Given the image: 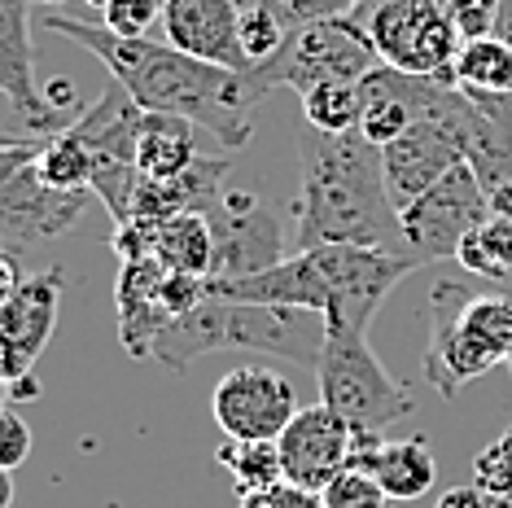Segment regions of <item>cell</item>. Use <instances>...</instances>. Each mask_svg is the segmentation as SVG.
I'll use <instances>...</instances> for the list:
<instances>
[{
	"instance_id": "obj_19",
	"label": "cell",
	"mask_w": 512,
	"mask_h": 508,
	"mask_svg": "<svg viewBox=\"0 0 512 508\" xmlns=\"http://www.w3.org/2000/svg\"><path fill=\"white\" fill-rule=\"evenodd\" d=\"M346 469L372 473L394 504L421 500L438 478V460H434V452H429V443L421 434L416 438H381V434L355 430V447H351Z\"/></svg>"
},
{
	"instance_id": "obj_42",
	"label": "cell",
	"mask_w": 512,
	"mask_h": 508,
	"mask_svg": "<svg viewBox=\"0 0 512 508\" xmlns=\"http://www.w3.org/2000/svg\"><path fill=\"white\" fill-rule=\"evenodd\" d=\"M9 399H14V381L0 377V408H9Z\"/></svg>"
},
{
	"instance_id": "obj_32",
	"label": "cell",
	"mask_w": 512,
	"mask_h": 508,
	"mask_svg": "<svg viewBox=\"0 0 512 508\" xmlns=\"http://www.w3.org/2000/svg\"><path fill=\"white\" fill-rule=\"evenodd\" d=\"M473 482L491 495V500L512 508V425L491 447H482V452L473 456Z\"/></svg>"
},
{
	"instance_id": "obj_31",
	"label": "cell",
	"mask_w": 512,
	"mask_h": 508,
	"mask_svg": "<svg viewBox=\"0 0 512 508\" xmlns=\"http://www.w3.org/2000/svg\"><path fill=\"white\" fill-rule=\"evenodd\" d=\"M285 40H289V27L276 18L272 5H263V0H259V5L241 9V49H246L250 66L272 62V57L281 53Z\"/></svg>"
},
{
	"instance_id": "obj_45",
	"label": "cell",
	"mask_w": 512,
	"mask_h": 508,
	"mask_svg": "<svg viewBox=\"0 0 512 508\" xmlns=\"http://www.w3.org/2000/svg\"><path fill=\"white\" fill-rule=\"evenodd\" d=\"M508 364H512V360H508Z\"/></svg>"
},
{
	"instance_id": "obj_35",
	"label": "cell",
	"mask_w": 512,
	"mask_h": 508,
	"mask_svg": "<svg viewBox=\"0 0 512 508\" xmlns=\"http://www.w3.org/2000/svg\"><path fill=\"white\" fill-rule=\"evenodd\" d=\"M504 0H447V18L460 40H486L495 36Z\"/></svg>"
},
{
	"instance_id": "obj_34",
	"label": "cell",
	"mask_w": 512,
	"mask_h": 508,
	"mask_svg": "<svg viewBox=\"0 0 512 508\" xmlns=\"http://www.w3.org/2000/svg\"><path fill=\"white\" fill-rule=\"evenodd\" d=\"M154 22H162V0H110L101 9V27H110L114 36H127V40L149 36Z\"/></svg>"
},
{
	"instance_id": "obj_10",
	"label": "cell",
	"mask_w": 512,
	"mask_h": 508,
	"mask_svg": "<svg viewBox=\"0 0 512 508\" xmlns=\"http://www.w3.org/2000/svg\"><path fill=\"white\" fill-rule=\"evenodd\" d=\"M206 224L215 237L211 276H254L289 259L281 219L250 189H224L206 211Z\"/></svg>"
},
{
	"instance_id": "obj_17",
	"label": "cell",
	"mask_w": 512,
	"mask_h": 508,
	"mask_svg": "<svg viewBox=\"0 0 512 508\" xmlns=\"http://www.w3.org/2000/svg\"><path fill=\"white\" fill-rule=\"evenodd\" d=\"M460 294L464 281H438L429 290V346H425V381L438 390L442 399L460 395L469 381L491 373L499 364L495 355H486L460 325Z\"/></svg>"
},
{
	"instance_id": "obj_16",
	"label": "cell",
	"mask_w": 512,
	"mask_h": 508,
	"mask_svg": "<svg viewBox=\"0 0 512 508\" xmlns=\"http://www.w3.org/2000/svg\"><path fill=\"white\" fill-rule=\"evenodd\" d=\"M451 88L456 84H438V79L407 75V71H394V66L377 62L359 79V136L368 145L386 149L416 119H425Z\"/></svg>"
},
{
	"instance_id": "obj_5",
	"label": "cell",
	"mask_w": 512,
	"mask_h": 508,
	"mask_svg": "<svg viewBox=\"0 0 512 508\" xmlns=\"http://www.w3.org/2000/svg\"><path fill=\"white\" fill-rule=\"evenodd\" d=\"M324 325H329V333H324V351L316 364L324 408H333L351 430L364 434H381L386 425L403 421L416 408V399L381 368L364 333L337 325V320H324Z\"/></svg>"
},
{
	"instance_id": "obj_28",
	"label": "cell",
	"mask_w": 512,
	"mask_h": 508,
	"mask_svg": "<svg viewBox=\"0 0 512 508\" xmlns=\"http://www.w3.org/2000/svg\"><path fill=\"white\" fill-rule=\"evenodd\" d=\"M40 176L44 184L62 193H92V176H97V149L66 127L57 136H44L40 145Z\"/></svg>"
},
{
	"instance_id": "obj_36",
	"label": "cell",
	"mask_w": 512,
	"mask_h": 508,
	"mask_svg": "<svg viewBox=\"0 0 512 508\" xmlns=\"http://www.w3.org/2000/svg\"><path fill=\"white\" fill-rule=\"evenodd\" d=\"M31 456V425L14 408H0V469L14 473Z\"/></svg>"
},
{
	"instance_id": "obj_30",
	"label": "cell",
	"mask_w": 512,
	"mask_h": 508,
	"mask_svg": "<svg viewBox=\"0 0 512 508\" xmlns=\"http://www.w3.org/2000/svg\"><path fill=\"white\" fill-rule=\"evenodd\" d=\"M456 263H464V268L477 276H491V281H508L512 276V219L486 215L482 224L460 241Z\"/></svg>"
},
{
	"instance_id": "obj_9",
	"label": "cell",
	"mask_w": 512,
	"mask_h": 508,
	"mask_svg": "<svg viewBox=\"0 0 512 508\" xmlns=\"http://www.w3.org/2000/svg\"><path fill=\"white\" fill-rule=\"evenodd\" d=\"M491 215L482 184H477L469 163H456L442 176L434 189L421 193L412 206L399 211V228H403V250L407 259L421 268V263H442L456 259L460 241L473 233L482 219Z\"/></svg>"
},
{
	"instance_id": "obj_11",
	"label": "cell",
	"mask_w": 512,
	"mask_h": 508,
	"mask_svg": "<svg viewBox=\"0 0 512 508\" xmlns=\"http://www.w3.org/2000/svg\"><path fill=\"white\" fill-rule=\"evenodd\" d=\"M311 254H316L324 290H329L324 320L351 325L359 333L368 329V320L377 316L386 294L412 272L407 259H394V254H381L368 246H311Z\"/></svg>"
},
{
	"instance_id": "obj_27",
	"label": "cell",
	"mask_w": 512,
	"mask_h": 508,
	"mask_svg": "<svg viewBox=\"0 0 512 508\" xmlns=\"http://www.w3.org/2000/svg\"><path fill=\"white\" fill-rule=\"evenodd\" d=\"M456 88L508 97L512 92V44L499 36L464 40L456 53Z\"/></svg>"
},
{
	"instance_id": "obj_8",
	"label": "cell",
	"mask_w": 512,
	"mask_h": 508,
	"mask_svg": "<svg viewBox=\"0 0 512 508\" xmlns=\"http://www.w3.org/2000/svg\"><path fill=\"white\" fill-rule=\"evenodd\" d=\"M464 119H469V97H464V88H451L425 119H416L399 141H390L381 149L386 193H390L394 211L412 206L451 167L464 163Z\"/></svg>"
},
{
	"instance_id": "obj_3",
	"label": "cell",
	"mask_w": 512,
	"mask_h": 508,
	"mask_svg": "<svg viewBox=\"0 0 512 508\" xmlns=\"http://www.w3.org/2000/svg\"><path fill=\"white\" fill-rule=\"evenodd\" d=\"M324 333H329L324 316L307 307L202 298L193 311L176 316L158 333L149 360L167 364L171 373H189L197 360H206L215 351H254V355H276V360L316 368L324 351Z\"/></svg>"
},
{
	"instance_id": "obj_33",
	"label": "cell",
	"mask_w": 512,
	"mask_h": 508,
	"mask_svg": "<svg viewBox=\"0 0 512 508\" xmlns=\"http://www.w3.org/2000/svg\"><path fill=\"white\" fill-rule=\"evenodd\" d=\"M324 508H394V500L381 491V482L364 469H342L329 487L320 491Z\"/></svg>"
},
{
	"instance_id": "obj_18",
	"label": "cell",
	"mask_w": 512,
	"mask_h": 508,
	"mask_svg": "<svg viewBox=\"0 0 512 508\" xmlns=\"http://www.w3.org/2000/svg\"><path fill=\"white\" fill-rule=\"evenodd\" d=\"M162 36L171 49L202 57V62L228 66V71H254L246 49H241L237 0H167L162 5Z\"/></svg>"
},
{
	"instance_id": "obj_40",
	"label": "cell",
	"mask_w": 512,
	"mask_h": 508,
	"mask_svg": "<svg viewBox=\"0 0 512 508\" xmlns=\"http://www.w3.org/2000/svg\"><path fill=\"white\" fill-rule=\"evenodd\" d=\"M0 508H14V473L0 469Z\"/></svg>"
},
{
	"instance_id": "obj_29",
	"label": "cell",
	"mask_w": 512,
	"mask_h": 508,
	"mask_svg": "<svg viewBox=\"0 0 512 508\" xmlns=\"http://www.w3.org/2000/svg\"><path fill=\"white\" fill-rule=\"evenodd\" d=\"M302 97V119L316 132H359V84L355 79H324V84H311Z\"/></svg>"
},
{
	"instance_id": "obj_2",
	"label": "cell",
	"mask_w": 512,
	"mask_h": 508,
	"mask_svg": "<svg viewBox=\"0 0 512 508\" xmlns=\"http://www.w3.org/2000/svg\"><path fill=\"white\" fill-rule=\"evenodd\" d=\"M298 250L311 246H368L394 259H407L403 228L386 193L381 149L359 132H316L298 136ZM412 263V259H407ZM416 268V263H412Z\"/></svg>"
},
{
	"instance_id": "obj_23",
	"label": "cell",
	"mask_w": 512,
	"mask_h": 508,
	"mask_svg": "<svg viewBox=\"0 0 512 508\" xmlns=\"http://www.w3.org/2000/svg\"><path fill=\"white\" fill-rule=\"evenodd\" d=\"M197 158V127L180 114H154L145 110L141 145H136V171L149 180H171L180 176Z\"/></svg>"
},
{
	"instance_id": "obj_41",
	"label": "cell",
	"mask_w": 512,
	"mask_h": 508,
	"mask_svg": "<svg viewBox=\"0 0 512 508\" xmlns=\"http://www.w3.org/2000/svg\"><path fill=\"white\" fill-rule=\"evenodd\" d=\"M495 36L512 44V0H504V14H499V27H495Z\"/></svg>"
},
{
	"instance_id": "obj_39",
	"label": "cell",
	"mask_w": 512,
	"mask_h": 508,
	"mask_svg": "<svg viewBox=\"0 0 512 508\" xmlns=\"http://www.w3.org/2000/svg\"><path fill=\"white\" fill-rule=\"evenodd\" d=\"M27 281V276H22V268H18V259L9 250H0V303H9V298L18 294V285Z\"/></svg>"
},
{
	"instance_id": "obj_15",
	"label": "cell",
	"mask_w": 512,
	"mask_h": 508,
	"mask_svg": "<svg viewBox=\"0 0 512 508\" xmlns=\"http://www.w3.org/2000/svg\"><path fill=\"white\" fill-rule=\"evenodd\" d=\"M27 5L31 0H0V92L9 97V106H14L18 119L31 127V136H57L75 119H66V114L40 92Z\"/></svg>"
},
{
	"instance_id": "obj_25",
	"label": "cell",
	"mask_w": 512,
	"mask_h": 508,
	"mask_svg": "<svg viewBox=\"0 0 512 508\" xmlns=\"http://www.w3.org/2000/svg\"><path fill=\"white\" fill-rule=\"evenodd\" d=\"M460 325L464 333L482 346L486 355H495L499 364L512 360V298L504 294H486V290H469L460 294Z\"/></svg>"
},
{
	"instance_id": "obj_13",
	"label": "cell",
	"mask_w": 512,
	"mask_h": 508,
	"mask_svg": "<svg viewBox=\"0 0 512 508\" xmlns=\"http://www.w3.org/2000/svg\"><path fill=\"white\" fill-rule=\"evenodd\" d=\"M62 290H66V272L44 268V272H27L18 294L9 303H0V377L9 381L36 377V360L57 329Z\"/></svg>"
},
{
	"instance_id": "obj_26",
	"label": "cell",
	"mask_w": 512,
	"mask_h": 508,
	"mask_svg": "<svg viewBox=\"0 0 512 508\" xmlns=\"http://www.w3.org/2000/svg\"><path fill=\"white\" fill-rule=\"evenodd\" d=\"M215 460L232 473L237 495H259V491H272V487L285 482V465H281V447H276V438H263V443L224 438V443L215 447Z\"/></svg>"
},
{
	"instance_id": "obj_12",
	"label": "cell",
	"mask_w": 512,
	"mask_h": 508,
	"mask_svg": "<svg viewBox=\"0 0 512 508\" xmlns=\"http://www.w3.org/2000/svg\"><path fill=\"white\" fill-rule=\"evenodd\" d=\"M294 412H298L294 386L267 364L228 368L211 390L215 425L224 430V438H241V443L281 438V430L294 421Z\"/></svg>"
},
{
	"instance_id": "obj_4",
	"label": "cell",
	"mask_w": 512,
	"mask_h": 508,
	"mask_svg": "<svg viewBox=\"0 0 512 508\" xmlns=\"http://www.w3.org/2000/svg\"><path fill=\"white\" fill-rule=\"evenodd\" d=\"M40 145L44 136L0 132V250H9L14 259L71 233L92 202V193H62L44 184Z\"/></svg>"
},
{
	"instance_id": "obj_1",
	"label": "cell",
	"mask_w": 512,
	"mask_h": 508,
	"mask_svg": "<svg viewBox=\"0 0 512 508\" xmlns=\"http://www.w3.org/2000/svg\"><path fill=\"white\" fill-rule=\"evenodd\" d=\"M44 31L79 44L110 71V79L136 97V106L154 114H180L193 127L211 132L224 154H241L254 136V106L267 97V88L254 71H228V66L189 57L171 44L127 40L110 27L88 18L44 14Z\"/></svg>"
},
{
	"instance_id": "obj_21",
	"label": "cell",
	"mask_w": 512,
	"mask_h": 508,
	"mask_svg": "<svg viewBox=\"0 0 512 508\" xmlns=\"http://www.w3.org/2000/svg\"><path fill=\"white\" fill-rule=\"evenodd\" d=\"M167 268L158 259H127L119 263V281H114V307H119V338L132 360H149L158 333L171 325L167 307L158 303V285Z\"/></svg>"
},
{
	"instance_id": "obj_24",
	"label": "cell",
	"mask_w": 512,
	"mask_h": 508,
	"mask_svg": "<svg viewBox=\"0 0 512 508\" xmlns=\"http://www.w3.org/2000/svg\"><path fill=\"white\" fill-rule=\"evenodd\" d=\"M154 259L167 272L211 276L215 237H211V224H206V215H171V219H158Z\"/></svg>"
},
{
	"instance_id": "obj_14",
	"label": "cell",
	"mask_w": 512,
	"mask_h": 508,
	"mask_svg": "<svg viewBox=\"0 0 512 508\" xmlns=\"http://www.w3.org/2000/svg\"><path fill=\"white\" fill-rule=\"evenodd\" d=\"M281 447V465H285V482L298 491L320 495L337 473L346 469L355 447V430L337 417L324 403H311V408H298L294 421L276 438Z\"/></svg>"
},
{
	"instance_id": "obj_37",
	"label": "cell",
	"mask_w": 512,
	"mask_h": 508,
	"mask_svg": "<svg viewBox=\"0 0 512 508\" xmlns=\"http://www.w3.org/2000/svg\"><path fill=\"white\" fill-rule=\"evenodd\" d=\"M434 508H508V504H499L491 500L477 482H469V487H451V491H442V500Z\"/></svg>"
},
{
	"instance_id": "obj_44",
	"label": "cell",
	"mask_w": 512,
	"mask_h": 508,
	"mask_svg": "<svg viewBox=\"0 0 512 508\" xmlns=\"http://www.w3.org/2000/svg\"><path fill=\"white\" fill-rule=\"evenodd\" d=\"M162 5H167V0H162Z\"/></svg>"
},
{
	"instance_id": "obj_43",
	"label": "cell",
	"mask_w": 512,
	"mask_h": 508,
	"mask_svg": "<svg viewBox=\"0 0 512 508\" xmlns=\"http://www.w3.org/2000/svg\"><path fill=\"white\" fill-rule=\"evenodd\" d=\"M40 5H44V9H57V5H66V0H40Z\"/></svg>"
},
{
	"instance_id": "obj_20",
	"label": "cell",
	"mask_w": 512,
	"mask_h": 508,
	"mask_svg": "<svg viewBox=\"0 0 512 508\" xmlns=\"http://www.w3.org/2000/svg\"><path fill=\"white\" fill-rule=\"evenodd\" d=\"M237 163V154H219V158H202L197 154L180 176L171 180H149L141 176V189H136V206L132 219H171V215H206L211 202L228 189V171Z\"/></svg>"
},
{
	"instance_id": "obj_38",
	"label": "cell",
	"mask_w": 512,
	"mask_h": 508,
	"mask_svg": "<svg viewBox=\"0 0 512 508\" xmlns=\"http://www.w3.org/2000/svg\"><path fill=\"white\" fill-rule=\"evenodd\" d=\"M267 500H272V508H324L320 495L298 491V487H289V482H281V487L267 491Z\"/></svg>"
},
{
	"instance_id": "obj_7",
	"label": "cell",
	"mask_w": 512,
	"mask_h": 508,
	"mask_svg": "<svg viewBox=\"0 0 512 508\" xmlns=\"http://www.w3.org/2000/svg\"><path fill=\"white\" fill-rule=\"evenodd\" d=\"M377 62L381 57L372 49L368 31L346 14V18H320L307 22V27H294L272 62L254 66V79L267 92L272 88L307 92L311 84H324V79H355L359 84Z\"/></svg>"
},
{
	"instance_id": "obj_6",
	"label": "cell",
	"mask_w": 512,
	"mask_h": 508,
	"mask_svg": "<svg viewBox=\"0 0 512 508\" xmlns=\"http://www.w3.org/2000/svg\"><path fill=\"white\" fill-rule=\"evenodd\" d=\"M351 18L368 31L386 66L456 84V53L464 40L447 18V0H364Z\"/></svg>"
},
{
	"instance_id": "obj_22",
	"label": "cell",
	"mask_w": 512,
	"mask_h": 508,
	"mask_svg": "<svg viewBox=\"0 0 512 508\" xmlns=\"http://www.w3.org/2000/svg\"><path fill=\"white\" fill-rule=\"evenodd\" d=\"M141 127H145V106H136V97L127 92L119 79H110V88L101 92V101L92 110H84L71 123V132L79 141H88L97 154L119 158V163L136 167V145H141Z\"/></svg>"
}]
</instances>
